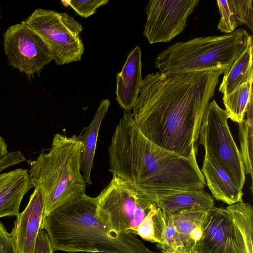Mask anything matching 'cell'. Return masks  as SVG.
<instances>
[{"label":"cell","instance_id":"484cf974","mask_svg":"<svg viewBox=\"0 0 253 253\" xmlns=\"http://www.w3.org/2000/svg\"><path fill=\"white\" fill-rule=\"evenodd\" d=\"M80 16L87 18L94 14L98 8L107 4L108 0H65Z\"/></svg>","mask_w":253,"mask_h":253},{"label":"cell","instance_id":"277c9868","mask_svg":"<svg viewBox=\"0 0 253 253\" xmlns=\"http://www.w3.org/2000/svg\"><path fill=\"white\" fill-rule=\"evenodd\" d=\"M83 149L80 137L57 133L47 153L28 162L33 186L43 198L44 218L59 206L86 194V183L81 174Z\"/></svg>","mask_w":253,"mask_h":253},{"label":"cell","instance_id":"ffe728a7","mask_svg":"<svg viewBox=\"0 0 253 253\" xmlns=\"http://www.w3.org/2000/svg\"><path fill=\"white\" fill-rule=\"evenodd\" d=\"M253 40L235 61L229 72L223 77L219 91L223 95L232 92L239 86L253 79Z\"/></svg>","mask_w":253,"mask_h":253},{"label":"cell","instance_id":"d4e9b609","mask_svg":"<svg viewBox=\"0 0 253 253\" xmlns=\"http://www.w3.org/2000/svg\"><path fill=\"white\" fill-rule=\"evenodd\" d=\"M163 214L165 227L163 241L161 244H157L158 247L162 251H166L185 247L173 223L170 215Z\"/></svg>","mask_w":253,"mask_h":253},{"label":"cell","instance_id":"2e32d148","mask_svg":"<svg viewBox=\"0 0 253 253\" xmlns=\"http://www.w3.org/2000/svg\"><path fill=\"white\" fill-rule=\"evenodd\" d=\"M153 201L165 214L195 207L214 206L213 197L204 189L174 191L156 197Z\"/></svg>","mask_w":253,"mask_h":253},{"label":"cell","instance_id":"6da1fadb","mask_svg":"<svg viewBox=\"0 0 253 253\" xmlns=\"http://www.w3.org/2000/svg\"><path fill=\"white\" fill-rule=\"evenodd\" d=\"M225 72L148 74L131 113L138 128L159 147L186 158L196 155L204 114Z\"/></svg>","mask_w":253,"mask_h":253},{"label":"cell","instance_id":"3957f363","mask_svg":"<svg viewBox=\"0 0 253 253\" xmlns=\"http://www.w3.org/2000/svg\"><path fill=\"white\" fill-rule=\"evenodd\" d=\"M97 199L85 194L46 215L41 229L48 235L53 252L156 253L134 234H119L96 216Z\"/></svg>","mask_w":253,"mask_h":253},{"label":"cell","instance_id":"4fadbf2b","mask_svg":"<svg viewBox=\"0 0 253 253\" xmlns=\"http://www.w3.org/2000/svg\"><path fill=\"white\" fill-rule=\"evenodd\" d=\"M141 49L137 46L129 53L116 75V100L125 111L132 110L142 82Z\"/></svg>","mask_w":253,"mask_h":253},{"label":"cell","instance_id":"44dd1931","mask_svg":"<svg viewBox=\"0 0 253 253\" xmlns=\"http://www.w3.org/2000/svg\"><path fill=\"white\" fill-rule=\"evenodd\" d=\"M246 118L239 123V138L241 159L245 173L251 177V190L253 192V93L250 96L246 112Z\"/></svg>","mask_w":253,"mask_h":253},{"label":"cell","instance_id":"9c48e42d","mask_svg":"<svg viewBox=\"0 0 253 253\" xmlns=\"http://www.w3.org/2000/svg\"><path fill=\"white\" fill-rule=\"evenodd\" d=\"M3 40L8 64L28 76L39 72L54 60L45 42L23 21L8 27Z\"/></svg>","mask_w":253,"mask_h":253},{"label":"cell","instance_id":"d6986e66","mask_svg":"<svg viewBox=\"0 0 253 253\" xmlns=\"http://www.w3.org/2000/svg\"><path fill=\"white\" fill-rule=\"evenodd\" d=\"M110 104V101L108 99H104L100 102L92 120L85 128L84 134L80 137L84 144L82 155L83 176L86 184H91V173L99 131Z\"/></svg>","mask_w":253,"mask_h":253},{"label":"cell","instance_id":"e0dca14e","mask_svg":"<svg viewBox=\"0 0 253 253\" xmlns=\"http://www.w3.org/2000/svg\"><path fill=\"white\" fill-rule=\"evenodd\" d=\"M217 4L220 14L218 30L230 34L238 26L245 25L253 31L252 0H218Z\"/></svg>","mask_w":253,"mask_h":253},{"label":"cell","instance_id":"8992f818","mask_svg":"<svg viewBox=\"0 0 253 253\" xmlns=\"http://www.w3.org/2000/svg\"><path fill=\"white\" fill-rule=\"evenodd\" d=\"M96 199L98 220L119 234L136 235L139 225L157 206L146 195L115 175Z\"/></svg>","mask_w":253,"mask_h":253},{"label":"cell","instance_id":"30bf717a","mask_svg":"<svg viewBox=\"0 0 253 253\" xmlns=\"http://www.w3.org/2000/svg\"><path fill=\"white\" fill-rule=\"evenodd\" d=\"M199 0H150L143 35L150 44L168 42L180 34Z\"/></svg>","mask_w":253,"mask_h":253},{"label":"cell","instance_id":"cb8c5ba5","mask_svg":"<svg viewBox=\"0 0 253 253\" xmlns=\"http://www.w3.org/2000/svg\"><path fill=\"white\" fill-rule=\"evenodd\" d=\"M164 227V214L156 206L139 225L136 235L146 241L161 244L163 241Z\"/></svg>","mask_w":253,"mask_h":253},{"label":"cell","instance_id":"603a6c76","mask_svg":"<svg viewBox=\"0 0 253 253\" xmlns=\"http://www.w3.org/2000/svg\"><path fill=\"white\" fill-rule=\"evenodd\" d=\"M241 234L247 253L253 252V209L244 202L229 205L226 207Z\"/></svg>","mask_w":253,"mask_h":253},{"label":"cell","instance_id":"4dcf8cb0","mask_svg":"<svg viewBox=\"0 0 253 253\" xmlns=\"http://www.w3.org/2000/svg\"><path fill=\"white\" fill-rule=\"evenodd\" d=\"M162 253H194L193 251L189 248H187L186 247H183L181 248H179L177 249L166 251H162Z\"/></svg>","mask_w":253,"mask_h":253},{"label":"cell","instance_id":"ba28073f","mask_svg":"<svg viewBox=\"0 0 253 253\" xmlns=\"http://www.w3.org/2000/svg\"><path fill=\"white\" fill-rule=\"evenodd\" d=\"M23 22L43 40L57 65L81 60L84 51L80 37L82 27L68 14L39 8Z\"/></svg>","mask_w":253,"mask_h":253},{"label":"cell","instance_id":"ac0fdd59","mask_svg":"<svg viewBox=\"0 0 253 253\" xmlns=\"http://www.w3.org/2000/svg\"><path fill=\"white\" fill-rule=\"evenodd\" d=\"M211 208L198 206L169 214L184 245L187 248L192 250L194 244L200 239L203 221Z\"/></svg>","mask_w":253,"mask_h":253},{"label":"cell","instance_id":"9a60e30c","mask_svg":"<svg viewBox=\"0 0 253 253\" xmlns=\"http://www.w3.org/2000/svg\"><path fill=\"white\" fill-rule=\"evenodd\" d=\"M214 198L229 205L242 202L243 193L228 173L212 159L204 155L201 170Z\"/></svg>","mask_w":253,"mask_h":253},{"label":"cell","instance_id":"8fae6325","mask_svg":"<svg viewBox=\"0 0 253 253\" xmlns=\"http://www.w3.org/2000/svg\"><path fill=\"white\" fill-rule=\"evenodd\" d=\"M194 253H247L243 237L227 209L215 206L207 213Z\"/></svg>","mask_w":253,"mask_h":253},{"label":"cell","instance_id":"f1b7e54d","mask_svg":"<svg viewBox=\"0 0 253 253\" xmlns=\"http://www.w3.org/2000/svg\"><path fill=\"white\" fill-rule=\"evenodd\" d=\"M18 163L17 156L13 152H9L0 160V173L8 167Z\"/></svg>","mask_w":253,"mask_h":253},{"label":"cell","instance_id":"4316f807","mask_svg":"<svg viewBox=\"0 0 253 253\" xmlns=\"http://www.w3.org/2000/svg\"><path fill=\"white\" fill-rule=\"evenodd\" d=\"M0 253H18L10 233L0 222Z\"/></svg>","mask_w":253,"mask_h":253},{"label":"cell","instance_id":"5b68a950","mask_svg":"<svg viewBox=\"0 0 253 253\" xmlns=\"http://www.w3.org/2000/svg\"><path fill=\"white\" fill-rule=\"evenodd\" d=\"M252 39L239 28L230 34L177 42L157 55L155 66L166 75L223 69L225 75Z\"/></svg>","mask_w":253,"mask_h":253},{"label":"cell","instance_id":"7c38bea8","mask_svg":"<svg viewBox=\"0 0 253 253\" xmlns=\"http://www.w3.org/2000/svg\"><path fill=\"white\" fill-rule=\"evenodd\" d=\"M44 218V202L40 191L34 189L29 202L16 216L10 233L18 253H33Z\"/></svg>","mask_w":253,"mask_h":253},{"label":"cell","instance_id":"52a82bcc","mask_svg":"<svg viewBox=\"0 0 253 253\" xmlns=\"http://www.w3.org/2000/svg\"><path fill=\"white\" fill-rule=\"evenodd\" d=\"M225 110L215 100L205 110L199 132V143L205 155L212 159L243 189L246 173L240 151L231 133Z\"/></svg>","mask_w":253,"mask_h":253},{"label":"cell","instance_id":"7a4b0ae2","mask_svg":"<svg viewBox=\"0 0 253 253\" xmlns=\"http://www.w3.org/2000/svg\"><path fill=\"white\" fill-rule=\"evenodd\" d=\"M109 171L151 200L176 191L203 190L204 177L196 155L186 158L158 146L140 131L124 111L108 148Z\"/></svg>","mask_w":253,"mask_h":253},{"label":"cell","instance_id":"1f68e13d","mask_svg":"<svg viewBox=\"0 0 253 253\" xmlns=\"http://www.w3.org/2000/svg\"></svg>","mask_w":253,"mask_h":253},{"label":"cell","instance_id":"7402d4cb","mask_svg":"<svg viewBox=\"0 0 253 253\" xmlns=\"http://www.w3.org/2000/svg\"><path fill=\"white\" fill-rule=\"evenodd\" d=\"M253 80L245 83L232 92L223 95V102L228 119L238 123L244 119L250 96L253 93Z\"/></svg>","mask_w":253,"mask_h":253},{"label":"cell","instance_id":"83f0119b","mask_svg":"<svg viewBox=\"0 0 253 253\" xmlns=\"http://www.w3.org/2000/svg\"><path fill=\"white\" fill-rule=\"evenodd\" d=\"M47 233L44 229L38 232L33 253H53Z\"/></svg>","mask_w":253,"mask_h":253},{"label":"cell","instance_id":"f546056e","mask_svg":"<svg viewBox=\"0 0 253 253\" xmlns=\"http://www.w3.org/2000/svg\"><path fill=\"white\" fill-rule=\"evenodd\" d=\"M8 153L7 145L3 137L0 136V160Z\"/></svg>","mask_w":253,"mask_h":253},{"label":"cell","instance_id":"5bb4252c","mask_svg":"<svg viewBox=\"0 0 253 253\" xmlns=\"http://www.w3.org/2000/svg\"><path fill=\"white\" fill-rule=\"evenodd\" d=\"M33 187L27 169L0 173V218L16 217L24 196Z\"/></svg>","mask_w":253,"mask_h":253}]
</instances>
